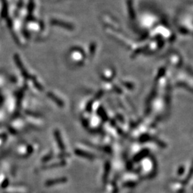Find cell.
<instances>
[{"mask_svg": "<svg viewBox=\"0 0 193 193\" xmlns=\"http://www.w3.org/2000/svg\"><path fill=\"white\" fill-rule=\"evenodd\" d=\"M67 181V179L66 177H62V178H59V179L52 180V181L49 182V183H48V184H49V185H54V184H62V183H64V182H66Z\"/></svg>", "mask_w": 193, "mask_h": 193, "instance_id": "6da1fadb", "label": "cell"}]
</instances>
